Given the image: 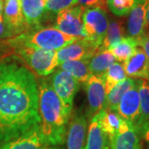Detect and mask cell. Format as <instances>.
Returning <instances> with one entry per match:
<instances>
[{"label":"cell","instance_id":"obj_31","mask_svg":"<svg viewBox=\"0 0 149 149\" xmlns=\"http://www.w3.org/2000/svg\"><path fill=\"white\" fill-rule=\"evenodd\" d=\"M144 36H147L149 32V0H147L146 6V16H145V28H144Z\"/></svg>","mask_w":149,"mask_h":149},{"label":"cell","instance_id":"obj_7","mask_svg":"<svg viewBox=\"0 0 149 149\" xmlns=\"http://www.w3.org/2000/svg\"><path fill=\"white\" fill-rule=\"evenodd\" d=\"M85 8L75 5L57 13L56 27L61 32L75 37H85L83 14Z\"/></svg>","mask_w":149,"mask_h":149},{"label":"cell","instance_id":"obj_32","mask_svg":"<svg viewBox=\"0 0 149 149\" xmlns=\"http://www.w3.org/2000/svg\"><path fill=\"white\" fill-rule=\"evenodd\" d=\"M3 0H0V21H3Z\"/></svg>","mask_w":149,"mask_h":149},{"label":"cell","instance_id":"obj_36","mask_svg":"<svg viewBox=\"0 0 149 149\" xmlns=\"http://www.w3.org/2000/svg\"><path fill=\"white\" fill-rule=\"evenodd\" d=\"M147 37H149V32H148V35H147Z\"/></svg>","mask_w":149,"mask_h":149},{"label":"cell","instance_id":"obj_1","mask_svg":"<svg viewBox=\"0 0 149 149\" xmlns=\"http://www.w3.org/2000/svg\"><path fill=\"white\" fill-rule=\"evenodd\" d=\"M38 86L32 71L16 62L0 64V143L40 126Z\"/></svg>","mask_w":149,"mask_h":149},{"label":"cell","instance_id":"obj_20","mask_svg":"<svg viewBox=\"0 0 149 149\" xmlns=\"http://www.w3.org/2000/svg\"><path fill=\"white\" fill-rule=\"evenodd\" d=\"M60 70H62L73 76L79 83H86L92 73L89 68V60L70 61L59 65Z\"/></svg>","mask_w":149,"mask_h":149},{"label":"cell","instance_id":"obj_16","mask_svg":"<svg viewBox=\"0 0 149 149\" xmlns=\"http://www.w3.org/2000/svg\"><path fill=\"white\" fill-rule=\"evenodd\" d=\"M87 121L84 115L76 114L70 123L67 135V148L84 149Z\"/></svg>","mask_w":149,"mask_h":149},{"label":"cell","instance_id":"obj_14","mask_svg":"<svg viewBox=\"0 0 149 149\" xmlns=\"http://www.w3.org/2000/svg\"><path fill=\"white\" fill-rule=\"evenodd\" d=\"M3 21L15 34H20L28 27L22 11L20 0H5Z\"/></svg>","mask_w":149,"mask_h":149},{"label":"cell","instance_id":"obj_23","mask_svg":"<svg viewBox=\"0 0 149 149\" xmlns=\"http://www.w3.org/2000/svg\"><path fill=\"white\" fill-rule=\"evenodd\" d=\"M138 47L139 46L137 39L130 37H123L119 42L108 51L118 61H126L133 56Z\"/></svg>","mask_w":149,"mask_h":149},{"label":"cell","instance_id":"obj_9","mask_svg":"<svg viewBox=\"0 0 149 149\" xmlns=\"http://www.w3.org/2000/svg\"><path fill=\"white\" fill-rule=\"evenodd\" d=\"M85 86L88 99L87 116L92 118L104 107L105 100L104 79L100 75L92 74L85 83Z\"/></svg>","mask_w":149,"mask_h":149},{"label":"cell","instance_id":"obj_5","mask_svg":"<svg viewBox=\"0 0 149 149\" xmlns=\"http://www.w3.org/2000/svg\"><path fill=\"white\" fill-rule=\"evenodd\" d=\"M109 25L106 10L85 8L83 14L85 37L100 49Z\"/></svg>","mask_w":149,"mask_h":149},{"label":"cell","instance_id":"obj_3","mask_svg":"<svg viewBox=\"0 0 149 149\" xmlns=\"http://www.w3.org/2000/svg\"><path fill=\"white\" fill-rule=\"evenodd\" d=\"M80 37L65 34L56 27H46L32 33L21 34L13 40L17 45H25L47 51H58Z\"/></svg>","mask_w":149,"mask_h":149},{"label":"cell","instance_id":"obj_29","mask_svg":"<svg viewBox=\"0 0 149 149\" xmlns=\"http://www.w3.org/2000/svg\"><path fill=\"white\" fill-rule=\"evenodd\" d=\"M15 33L11 30L4 21H0V39H4L14 36Z\"/></svg>","mask_w":149,"mask_h":149},{"label":"cell","instance_id":"obj_8","mask_svg":"<svg viewBox=\"0 0 149 149\" xmlns=\"http://www.w3.org/2000/svg\"><path fill=\"white\" fill-rule=\"evenodd\" d=\"M100 52L95 44L85 37H80L74 42L70 43L57 51L59 65L70 61H81L90 59Z\"/></svg>","mask_w":149,"mask_h":149},{"label":"cell","instance_id":"obj_37","mask_svg":"<svg viewBox=\"0 0 149 149\" xmlns=\"http://www.w3.org/2000/svg\"><path fill=\"white\" fill-rule=\"evenodd\" d=\"M1 62H2V61H0V64H1Z\"/></svg>","mask_w":149,"mask_h":149},{"label":"cell","instance_id":"obj_28","mask_svg":"<svg viewBox=\"0 0 149 149\" xmlns=\"http://www.w3.org/2000/svg\"><path fill=\"white\" fill-rule=\"evenodd\" d=\"M77 4L85 8H101L107 10V3L105 0H77Z\"/></svg>","mask_w":149,"mask_h":149},{"label":"cell","instance_id":"obj_15","mask_svg":"<svg viewBox=\"0 0 149 149\" xmlns=\"http://www.w3.org/2000/svg\"><path fill=\"white\" fill-rule=\"evenodd\" d=\"M147 0L137 1L135 6L129 13L128 19V33L129 37L139 39L144 36L145 16Z\"/></svg>","mask_w":149,"mask_h":149},{"label":"cell","instance_id":"obj_22","mask_svg":"<svg viewBox=\"0 0 149 149\" xmlns=\"http://www.w3.org/2000/svg\"><path fill=\"white\" fill-rule=\"evenodd\" d=\"M115 61L109 51H100L89 60V68L92 74L102 76Z\"/></svg>","mask_w":149,"mask_h":149},{"label":"cell","instance_id":"obj_24","mask_svg":"<svg viewBox=\"0 0 149 149\" xmlns=\"http://www.w3.org/2000/svg\"><path fill=\"white\" fill-rule=\"evenodd\" d=\"M123 24L122 21L111 19L109 22L106 34L100 51H108L118 43L123 37Z\"/></svg>","mask_w":149,"mask_h":149},{"label":"cell","instance_id":"obj_2","mask_svg":"<svg viewBox=\"0 0 149 149\" xmlns=\"http://www.w3.org/2000/svg\"><path fill=\"white\" fill-rule=\"evenodd\" d=\"M37 86L40 130L50 146L57 147L65 143L70 114L47 81L41 80Z\"/></svg>","mask_w":149,"mask_h":149},{"label":"cell","instance_id":"obj_26","mask_svg":"<svg viewBox=\"0 0 149 149\" xmlns=\"http://www.w3.org/2000/svg\"><path fill=\"white\" fill-rule=\"evenodd\" d=\"M137 1L138 0H113L107 6L114 15L126 16L133 9Z\"/></svg>","mask_w":149,"mask_h":149},{"label":"cell","instance_id":"obj_38","mask_svg":"<svg viewBox=\"0 0 149 149\" xmlns=\"http://www.w3.org/2000/svg\"><path fill=\"white\" fill-rule=\"evenodd\" d=\"M138 1H142V0H138Z\"/></svg>","mask_w":149,"mask_h":149},{"label":"cell","instance_id":"obj_27","mask_svg":"<svg viewBox=\"0 0 149 149\" xmlns=\"http://www.w3.org/2000/svg\"><path fill=\"white\" fill-rule=\"evenodd\" d=\"M75 5H77V0H46L45 10L52 13H59Z\"/></svg>","mask_w":149,"mask_h":149},{"label":"cell","instance_id":"obj_6","mask_svg":"<svg viewBox=\"0 0 149 149\" xmlns=\"http://www.w3.org/2000/svg\"><path fill=\"white\" fill-rule=\"evenodd\" d=\"M79 84L73 76L62 70L56 71L52 77L51 85L70 115L73 108L74 97L79 90Z\"/></svg>","mask_w":149,"mask_h":149},{"label":"cell","instance_id":"obj_12","mask_svg":"<svg viewBox=\"0 0 149 149\" xmlns=\"http://www.w3.org/2000/svg\"><path fill=\"white\" fill-rule=\"evenodd\" d=\"M51 147L41 133L40 127H36L17 139L3 143L0 149H48Z\"/></svg>","mask_w":149,"mask_h":149},{"label":"cell","instance_id":"obj_10","mask_svg":"<svg viewBox=\"0 0 149 149\" xmlns=\"http://www.w3.org/2000/svg\"><path fill=\"white\" fill-rule=\"evenodd\" d=\"M118 114L125 121L134 125L139 117L140 97L139 91V80L128 90L119 102L117 109Z\"/></svg>","mask_w":149,"mask_h":149},{"label":"cell","instance_id":"obj_17","mask_svg":"<svg viewBox=\"0 0 149 149\" xmlns=\"http://www.w3.org/2000/svg\"><path fill=\"white\" fill-rule=\"evenodd\" d=\"M84 149H109V139L100 127L97 114L91 118Z\"/></svg>","mask_w":149,"mask_h":149},{"label":"cell","instance_id":"obj_35","mask_svg":"<svg viewBox=\"0 0 149 149\" xmlns=\"http://www.w3.org/2000/svg\"><path fill=\"white\" fill-rule=\"evenodd\" d=\"M105 1H106L107 5H108V4H109V3H110V2H112V1H113V0H105Z\"/></svg>","mask_w":149,"mask_h":149},{"label":"cell","instance_id":"obj_13","mask_svg":"<svg viewBox=\"0 0 149 149\" xmlns=\"http://www.w3.org/2000/svg\"><path fill=\"white\" fill-rule=\"evenodd\" d=\"M123 69L130 78L149 80V60L143 48L138 47L133 56L124 61Z\"/></svg>","mask_w":149,"mask_h":149},{"label":"cell","instance_id":"obj_25","mask_svg":"<svg viewBox=\"0 0 149 149\" xmlns=\"http://www.w3.org/2000/svg\"><path fill=\"white\" fill-rule=\"evenodd\" d=\"M127 74L123 69V65L119 63L113 64L102 75L104 82V91L105 96L109 94V92L120 82L125 80Z\"/></svg>","mask_w":149,"mask_h":149},{"label":"cell","instance_id":"obj_4","mask_svg":"<svg viewBox=\"0 0 149 149\" xmlns=\"http://www.w3.org/2000/svg\"><path fill=\"white\" fill-rule=\"evenodd\" d=\"M17 52L39 76H47L59 65L56 51L17 45Z\"/></svg>","mask_w":149,"mask_h":149},{"label":"cell","instance_id":"obj_11","mask_svg":"<svg viewBox=\"0 0 149 149\" xmlns=\"http://www.w3.org/2000/svg\"><path fill=\"white\" fill-rule=\"evenodd\" d=\"M109 149H143L141 137L132 123L123 119L118 132L109 139Z\"/></svg>","mask_w":149,"mask_h":149},{"label":"cell","instance_id":"obj_33","mask_svg":"<svg viewBox=\"0 0 149 149\" xmlns=\"http://www.w3.org/2000/svg\"><path fill=\"white\" fill-rule=\"evenodd\" d=\"M143 138H144V139H145V140L148 142V149H149V131H148V132H146V133H144V135L143 136Z\"/></svg>","mask_w":149,"mask_h":149},{"label":"cell","instance_id":"obj_34","mask_svg":"<svg viewBox=\"0 0 149 149\" xmlns=\"http://www.w3.org/2000/svg\"><path fill=\"white\" fill-rule=\"evenodd\" d=\"M48 149H62V148H60L58 147H54V146H51V147H49Z\"/></svg>","mask_w":149,"mask_h":149},{"label":"cell","instance_id":"obj_19","mask_svg":"<svg viewBox=\"0 0 149 149\" xmlns=\"http://www.w3.org/2000/svg\"><path fill=\"white\" fill-rule=\"evenodd\" d=\"M136 80L132 78H126L125 80L118 84L109 95L105 96V100L104 104L103 109L106 111L117 112V109L119 102L122 100L124 94L131 89V87L135 84Z\"/></svg>","mask_w":149,"mask_h":149},{"label":"cell","instance_id":"obj_30","mask_svg":"<svg viewBox=\"0 0 149 149\" xmlns=\"http://www.w3.org/2000/svg\"><path fill=\"white\" fill-rule=\"evenodd\" d=\"M138 42H139V47L143 48V50L149 60V37H147V36L142 37L141 38L138 39Z\"/></svg>","mask_w":149,"mask_h":149},{"label":"cell","instance_id":"obj_18","mask_svg":"<svg viewBox=\"0 0 149 149\" xmlns=\"http://www.w3.org/2000/svg\"><path fill=\"white\" fill-rule=\"evenodd\" d=\"M46 0H20L22 11L27 26L38 27L42 20Z\"/></svg>","mask_w":149,"mask_h":149},{"label":"cell","instance_id":"obj_21","mask_svg":"<svg viewBox=\"0 0 149 149\" xmlns=\"http://www.w3.org/2000/svg\"><path fill=\"white\" fill-rule=\"evenodd\" d=\"M97 115L103 131L108 135L109 139H111L118 132L123 119L117 112L106 111L104 109H101Z\"/></svg>","mask_w":149,"mask_h":149}]
</instances>
